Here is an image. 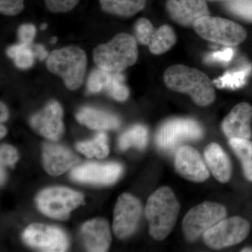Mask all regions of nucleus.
Segmentation results:
<instances>
[{"mask_svg":"<svg viewBox=\"0 0 252 252\" xmlns=\"http://www.w3.org/2000/svg\"><path fill=\"white\" fill-rule=\"evenodd\" d=\"M0 137L1 138H3L5 135L7 133V130H6V127H4V126L1 125L0 126Z\"/></svg>","mask_w":252,"mask_h":252,"instance_id":"obj_38","label":"nucleus"},{"mask_svg":"<svg viewBox=\"0 0 252 252\" xmlns=\"http://www.w3.org/2000/svg\"><path fill=\"white\" fill-rule=\"evenodd\" d=\"M148 142V130L142 125H135L122 134L118 141L119 149L127 150L130 147L139 149L145 148Z\"/></svg>","mask_w":252,"mask_h":252,"instance_id":"obj_23","label":"nucleus"},{"mask_svg":"<svg viewBox=\"0 0 252 252\" xmlns=\"http://www.w3.org/2000/svg\"><path fill=\"white\" fill-rule=\"evenodd\" d=\"M163 81L169 89L189 94L200 107L210 105L216 97L213 81L196 68L174 64L164 72Z\"/></svg>","mask_w":252,"mask_h":252,"instance_id":"obj_1","label":"nucleus"},{"mask_svg":"<svg viewBox=\"0 0 252 252\" xmlns=\"http://www.w3.org/2000/svg\"><path fill=\"white\" fill-rule=\"evenodd\" d=\"M180 210V203L169 187H161L152 193L145 207L151 236L158 241L166 238L175 227Z\"/></svg>","mask_w":252,"mask_h":252,"instance_id":"obj_2","label":"nucleus"},{"mask_svg":"<svg viewBox=\"0 0 252 252\" xmlns=\"http://www.w3.org/2000/svg\"><path fill=\"white\" fill-rule=\"evenodd\" d=\"M193 28L202 39L227 46H238L248 36L245 28L238 23L210 15L197 19Z\"/></svg>","mask_w":252,"mask_h":252,"instance_id":"obj_5","label":"nucleus"},{"mask_svg":"<svg viewBox=\"0 0 252 252\" xmlns=\"http://www.w3.org/2000/svg\"><path fill=\"white\" fill-rule=\"evenodd\" d=\"M203 136V128L198 122L193 119L177 118L162 124L156 136V142L161 150L170 152L183 142L198 140Z\"/></svg>","mask_w":252,"mask_h":252,"instance_id":"obj_8","label":"nucleus"},{"mask_svg":"<svg viewBox=\"0 0 252 252\" xmlns=\"http://www.w3.org/2000/svg\"><path fill=\"white\" fill-rule=\"evenodd\" d=\"M18 160L17 151L11 146L4 144L0 149V163L1 170H4V167H13Z\"/></svg>","mask_w":252,"mask_h":252,"instance_id":"obj_33","label":"nucleus"},{"mask_svg":"<svg viewBox=\"0 0 252 252\" xmlns=\"http://www.w3.org/2000/svg\"><path fill=\"white\" fill-rule=\"evenodd\" d=\"M63 111L59 102L52 100L31 119L32 127L51 141L59 140L64 133Z\"/></svg>","mask_w":252,"mask_h":252,"instance_id":"obj_14","label":"nucleus"},{"mask_svg":"<svg viewBox=\"0 0 252 252\" xmlns=\"http://www.w3.org/2000/svg\"><path fill=\"white\" fill-rule=\"evenodd\" d=\"M124 172L118 162H89L74 167L70 173L72 180L94 185H110L117 182Z\"/></svg>","mask_w":252,"mask_h":252,"instance_id":"obj_13","label":"nucleus"},{"mask_svg":"<svg viewBox=\"0 0 252 252\" xmlns=\"http://www.w3.org/2000/svg\"><path fill=\"white\" fill-rule=\"evenodd\" d=\"M23 240L28 246L41 252H63L69 248V238L61 228L42 223L28 225Z\"/></svg>","mask_w":252,"mask_h":252,"instance_id":"obj_10","label":"nucleus"},{"mask_svg":"<svg viewBox=\"0 0 252 252\" xmlns=\"http://www.w3.org/2000/svg\"><path fill=\"white\" fill-rule=\"evenodd\" d=\"M165 7L172 21L183 27H193L197 19L210 15L206 0H167Z\"/></svg>","mask_w":252,"mask_h":252,"instance_id":"obj_16","label":"nucleus"},{"mask_svg":"<svg viewBox=\"0 0 252 252\" xmlns=\"http://www.w3.org/2000/svg\"><path fill=\"white\" fill-rule=\"evenodd\" d=\"M252 107L248 102L237 104L222 123V130L228 139L250 140L252 137Z\"/></svg>","mask_w":252,"mask_h":252,"instance_id":"obj_17","label":"nucleus"},{"mask_svg":"<svg viewBox=\"0 0 252 252\" xmlns=\"http://www.w3.org/2000/svg\"><path fill=\"white\" fill-rule=\"evenodd\" d=\"M46 28H47V24H46V23H43L40 26L41 30H42V31L46 30Z\"/></svg>","mask_w":252,"mask_h":252,"instance_id":"obj_40","label":"nucleus"},{"mask_svg":"<svg viewBox=\"0 0 252 252\" xmlns=\"http://www.w3.org/2000/svg\"><path fill=\"white\" fill-rule=\"evenodd\" d=\"M32 48L33 52H34V56L40 61H44L49 57V53L46 51L45 47L41 44H32Z\"/></svg>","mask_w":252,"mask_h":252,"instance_id":"obj_36","label":"nucleus"},{"mask_svg":"<svg viewBox=\"0 0 252 252\" xmlns=\"http://www.w3.org/2000/svg\"><path fill=\"white\" fill-rule=\"evenodd\" d=\"M31 45L20 42L9 46L6 54L14 61L15 65L19 69H27L32 67L34 63V56Z\"/></svg>","mask_w":252,"mask_h":252,"instance_id":"obj_26","label":"nucleus"},{"mask_svg":"<svg viewBox=\"0 0 252 252\" xmlns=\"http://www.w3.org/2000/svg\"><path fill=\"white\" fill-rule=\"evenodd\" d=\"M233 49L230 48H227L223 51H217L209 54L206 57L207 63H226L229 62L233 56Z\"/></svg>","mask_w":252,"mask_h":252,"instance_id":"obj_35","label":"nucleus"},{"mask_svg":"<svg viewBox=\"0 0 252 252\" xmlns=\"http://www.w3.org/2000/svg\"><path fill=\"white\" fill-rule=\"evenodd\" d=\"M226 216L225 207L213 202H204L193 207L186 215L182 223L186 240L189 243L195 241Z\"/></svg>","mask_w":252,"mask_h":252,"instance_id":"obj_7","label":"nucleus"},{"mask_svg":"<svg viewBox=\"0 0 252 252\" xmlns=\"http://www.w3.org/2000/svg\"><path fill=\"white\" fill-rule=\"evenodd\" d=\"M0 111H1L0 122L1 123L5 122L9 118V112H8L7 107L3 102H1L0 104Z\"/></svg>","mask_w":252,"mask_h":252,"instance_id":"obj_37","label":"nucleus"},{"mask_svg":"<svg viewBox=\"0 0 252 252\" xmlns=\"http://www.w3.org/2000/svg\"><path fill=\"white\" fill-rule=\"evenodd\" d=\"M76 148L89 158L94 157L104 158L109 153L108 138L104 132H99L94 140L78 142Z\"/></svg>","mask_w":252,"mask_h":252,"instance_id":"obj_24","label":"nucleus"},{"mask_svg":"<svg viewBox=\"0 0 252 252\" xmlns=\"http://www.w3.org/2000/svg\"><path fill=\"white\" fill-rule=\"evenodd\" d=\"M36 203L41 213L51 218L67 220L70 213L84 203L79 192L65 187H51L38 194Z\"/></svg>","mask_w":252,"mask_h":252,"instance_id":"obj_6","label":"nucleus"},{"mask_svg":"<svg viewBox=\"0 0 252 252\" xmlns=\"http://www.w3.org/2000/svg\"><path fill=\"white\" fill-rule=\"evenodd\" d=\"M241 252H252V249H250V248L244 249V250H242Z\"/></svg>","mask_w":252,"mask_h":252,"instance_id":"obj_41","label":"nucleus"},{"mask_svg":"<svg viewBox=\"0 0 252 252\" xmlns=\"http://www.w3.org/2000/svg\"><path fill=\"white\" fill-rule=\"evenodd\" d=\"M87 62L84 50L77 46H67L53 51L46 65L50 72L63 79L67 89L75 91L84 81Z\"/></svg>","mask_w":252,"mask_h":252,"instance_id":"obj_4","label":"nucleus"},{"mask_svg":"<svg viewBox=\"0 0 252 252\" xmlns=\"http://www.w3.org/2000/svg\"><path fill=\"white\" fill-rule=\"evenodd\" d=\"M97 67L111 72H122L134 65L138 59V47L135 36L119 33L106 44H99L93 51Z\"/></svg>","mask_w":252,"mask_h":252,"instance_id":"obj_3","label":"nucleus"},{"mask_svg":"<svg viewBox=\"0 0 252 252\" xmlns=\"http://www.w3.org/2000/svg\"><path fill=\"white\" fill-rule=\"evenodd\" d=\"M43 165L49 175H62L79 162V158L67 147L46 143L42 148Z\"/></svg>","mask_w":252,"mask_h":252,"instance_id":"obj_18","label":"nucleus"},{"mask_svg":"<svg viewBox=\"0 0 252 252\" xmlns=\"http://www.w3.org/2000/svg\"><path fill=\"white\" fill-rule=\"evenodd\" d=\"M76 119L81 124L92 130H113L121 125L120 119L117 116L91 107L81 109L76 114Z\"/></svg>","mask_w":252,"mask_h":252,"instance_id":"obj_21","label":"nucleus"},{"mask_svg":"<svg viewBox=\"0 0 252 252\" xmlns=\"http://www.w3.org/2000/svg\"><path fill=\"white\" fill-rule=\"evenodd\" d=\"M81 234L84 247L89 252H107L112 242L108 223L103 219L86 221L81 227Z\"/></svg>","mask_w":252,"mask_h":252,"instance_id":"obj_19","label":"nucleus"},{"mask_svg":"<svg viewBox=\"0 0 252 252\" xmlns=\"http://www.w3.org/2000/svg\"><path fill=\"white\" fill-rule=\"evenodd\" d=\"M103 12L122 18H130L145 7L147 0H99Z\"/></svg>","mask_w":252,"mask_h":252,"instance_id":"obj_22","label":"nucleus"},{"mask_svg":"<svg viewBox=\"0 0 252 252\" xmlns=\"http://www.w3.org/2000/svg\"><path fill=\"white\" fill-rule=\"evenodd\" d=\"M205 162L209 170L219 182L225 183L232 175V165L229 158L217 143L207 145L204 152Z\"/></svg>","mask_w":252,"mask_h":252,"instance_id":"obj_20","label":"nucleus"},{"mask_svg":"<svg viewBox=\"0 0 252 252\" xmlns=\"http://www.w3.org/2000/svg\"><path fill=\"white\" fill-rule=\"evenodd\" d=\"M36 28L34 25L26 23L20 26L18 30V35L21 43L31 45L36 35Z\"/></svg>","mask_w":252,"mask_h":252,"instance_id":"obj_34","label":"nucleus"},{"mask_svg":"<svg viewBox=\"0 0 252 252\" xmlns=\"http://www.w3.org/2000/svg\"><path fill=\"white\" fill-rule=\"evenodd\" d=\"M25 0H0V13L4 16H14L24 9Z\"/></svg>","mask_w":252,"mask_h":252,"instance_id":"obj_32","label":"nucleus"},{"mask_svg":"<svg viewBox=\"0 0 252 252\" xmlns=\"http://www.w3.org/2000/svg\"><path fill=\"white\" fill-rule=\"evenodd\" d=\"M58 41V38L56 37V36H54V37H53L52 39H51V41H50V43H51V44H56V42H57Z\"/></svg>","mask_w":252,"mask_h":252,"instance_id":"obj_39","label":"nucleus"},{"mask_svg":"<svg viewBox=\"0 0 252 252\" xmlns=\"http://www.w3.org/2000/svg\"><path fill=\"white\" fill-rule=\"evenodd\" d=\"M104 91L112 98L119 102L126 100L130 94L125 84V77L122 72H112Z\"/></svg>","mask_w":252,"mask_h":252,"instance_id":"obj_27","label":"nucleus"},{"mask_svg":"<svg viewBox=\"0 0 252 252\" xmlns=\"http://www.w3.org/2000/svg\"><path fill=\"white\" fill-rule=\"evenodd\" d=\"M251 70V68L245 67L240 71L228 72L222 77L213 81L214 84L219 89H239L245 84L246 77Z\"/></svg>","mask_w":252,"mask_h":252,"instance_id":"obj_28","label":"nucleus"},{"mask_svg":"<svg viewBox=\"0 0 252 252\" xmlns=\"http://www.w3.org/2000/svg\"><path fill=\"white\" fill-rule=\"evenodd\" d=\"M225 6L231 14L252 22V0H226Z\"/></svg>","mask_w":252,"mask_h":252,"instance_id":"obj_29","label":"nucleus"},{"mask_svg":"<svg viewBox=\"0 0 252 252\" xmlns=\"http://www.w3.org/2000/svg\"><path fill=\"white\" fill-rule=\"evenodd\" d=\"M176 170L186 180L203 182L210 177V172L198 151L189 146H182L175 154Z\"/></svg>","mask_w":252,"mask_h":252,"instance_id":"obj_15","label":"nucleus"},{"mask_svg":"<svg viewBox=\"0 0 252 252\" xmlns=\"http://www.w3.org/2000/svg\"><path fill=\"white\" fill-rule=\"evenodd\" d=\"M111 74L112 72L99 67L98 69L93 71L87 81V88L89 92L97 94L103 91L110 78Z\"/></svg>","mask_w":252,"mask_h":252,"instance_id":"obj_30","label":"nucleus"},{"mask_svg":"<svg viewBox=\"0 0 252 252\" xmlns=\"http://www.w3.org/2000/svg\"><path fill=\"white\" fill-rule=\"evenodd\" d=\"M229 144L243 165L245 177L252 182V142L248 139H230Z\"/></svg>","mask_w":252,"mask_h":252,"instance_id":"obj_25","label":"nucleus"},{"mask_svg":"<svg viewBox=\"0 0 252 252\" xmlns=\"http://www.w3.org/2000/svg\"><path fill=\"white\" fill-rule=\"evenodd\" d=\"M80 0H44L47 9L55 14H62L72 11Z\"/></svg>","mask_w":252,"mask_h":252,"instance_id":"obj_31","label":"nucleus"},{"mask_svg":"<svg viewBox=\"0 0 252 252\" xmlns=\"http://www.w3.org/2000/svg\"><path fill=\"white\" fill-rule=\"evenodd\" d=\"M250 223L240 217L223 219L203 235L209 248L220 250L242 243L250 234Z\"/></svg>","mask_w":252,"mask_h":252,"instance_id":"obj_9","label":"nucleus"},{"mask_svg":"<svg viewBox=\"0 0 252 252\" xmlns=\"http://www.w3.org/2000/svg\"><path fill=\"white\" fill-rule=\"evenodd\" d=\"M134 32L137 42L148 46L150 52L157 56L165 54L177 42V35L170 26L163 25L156 28L145 18L136 21Z\"/></svg>","mask_w":252,"mask_h":252,"instance_id":"obj_11","label":"nucleus"},{"mask_svg":"<svg viewBox=\"0 0 252 252\" xmlns=\"http://www.w3.org/2000/svg\"><path fill=\"white\" fill-rule=\"evenodd\" d=\"M142 215L140 200L129 193L119 196L114 212L113 230L119 239L130 237L135 231Z\"/></svg>","mask_w":252,"mask_h":252,"instance_id":"obj_12","label":"nucleus"},{"mask_svg":"<svg viewBox=\"0 0 252 252\" xmlns=\"http://www.w3.org/2000/svg\"><path fill=\"white\" fill-rule=\"evenodd\" d=\"M207 1V0H206ZM208 1H226V0H208Z\"/></svg>","mask_w":252,"mask_h":252,"instance_id":"obj_42","label":"nucleus"}]
</instances>
